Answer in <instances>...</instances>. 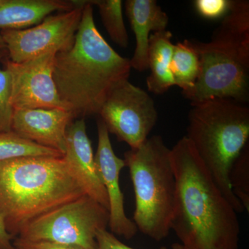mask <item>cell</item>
Masks as SVG:
<instances>
[{"label":"cell","instance_id":"1","mask_svg":"<svg viewBox=\"0 0 249 249\" xmlns=\"http://www.w3.org/2000/svg\"><path fill=\"white\" fill-rule=\"evenodd\" d=\"M177 181L171 230L184 249H238L237 213L186 136L170 149Z\"/></svg>","mask_w":249,"mask_h":249},{"label":"cell","instance_id":"2","mask_svg":"<svg viewBox=\"0 0 249 249\" xmlns=\"http://www.w3.org/2000/svg\"><path fill=\"white\" fill-rule=\"evenodd\" d=\"M85 1L74 42L56 53L53 77L65 108L78 117L98 114L116 87L130 75V60L121 56L100 34L93 6Z\"/></svg>","mask_w":249,"mask_h":249},{"label":"cell","instance_id":"3","mask_svg":"<svg viewBox=\"0 0 249 249\" xmlns=\"http://www.w3.org/2000/svg\"><path fill=\"white\" fill-rule=\"evenodd\" d=\"M85 195L63 157L0 161V217L14 238L31 221Z\"/></svg>","mask_w":249,"mask_h":249},{"label":"cell","instance_id":"4","mask_svg":"<svg viewBox=\"0 0 249 249\" xmlns=\"http://www.w3.org/2000/svg\"><path fill=\"white\" fill-rule=\"evenodd\" d=\"M200 60L191 105L214 98L244 104L249 99V1H232L208 42L193 41Z\"/></svg>","mask_w":249,"mask_h":249},{"label":"cell","instance_id":"5","mask_svg":"<svg viewBox=\"0 0 249 249\" xmlns=\"http://www.w3.org/2000/svg\"><path fill=\"white\" fill-rule=\"evenodd\" d=\"M186 137L236 212L245 211L229 183L232 162L249 139V109L232 100L214 98L191 105Z\"/></svg>","mask_w":249,"mask_h":249},{"label":"cell","instance_id":"6","mask_svg":"<svg viewBox=\"0 0 249 249\" xmlns=\"http://www.w3.org/2000/svg\"><path fill=\"white\" fill-rule=\"evenodd\" d=\"M135 195L133 222L138 231L160 242L171 231L177 181L170 149L160 135L124 152Z\"/></svg>","mask_w":249,"mask_h":249},{"label":"cell","instance_id":"7","mask_svg":"<svg viewBox=\"0 0 249 249\" xmlns=\"http://www.w3.org/2000/svg\"><path fill=\"white\" fill-rule=\"evenodd\" d=\"M109 220V211L85 195L31 221L17 237L97 249L96 234Z\"/></svg>","mask_w":249,"mask_h":249},{"label":"cell","instance_id":"8","mask_svg":"<svg viewBox=\"0 0 249 249\" xmlns=\"http://www.w3.org/2000/svg\"><path fill=\"white\" fill-rule=\"evenodd\" d=\"M108 132L138 148L158 121L155 101L145 90L124 80L113 90L98 112Z\"/></svg>","mask_w":249,"mask_h":249},{"label":"cell","instance_id":"9","mask_svg":"<svg viewBox=\"0 0 249 249\" xmlns=\"http://www.w3.org/2000/svg\"><path fill=\"white\" fill-rule=\"evenodd\" d=\"M74 9L47 16L35 27L27 29H5L4 40L11 61L19 63L49 52H61L74 42L79 27L84 1H76Z\"/></svg>","mask_w":249,"mask_h":249},{"label":"cell","instance_id":"10","mask_svg":"<svg viewBox=\"0 0 249 249\" xmlns=\"http://www.w3.org/2000/svg\"><path fill=\"white\" fill-rule=\"evenodd\" d=\"M57 52H49L16 63L7 59L5 68L11 80V102L14 109H65L54 82Z\"/></svg>","mask_w":249,"mask_h":249},{"label":"cell","instance_id":"11","mask_svg":"<svg viewBox=\"0 0 249 249\" xmlns=\"http://www.w3.org/2000/svg\"><path fill=\"white\" fill-rule=\"evenodd\" d=\"M98 147L94 155L100 178L107 193L109 201L111 232L122 236L126 240L133 238L138 229L133 220L126 215L124 196L120 187V173L125 167L124 160L116 156L111 145L109 132L100 119L97 124Z\"/></svg>","mask_w":249,"mask_h":249},{"label":"cell","instance_id":"12","mask_svg":"<svg viewBox=\"0 0 249 249\" xmlns=\"http://www.w3.org/2000/svg\"><path fill=\"white\" fill-rule=\"evenodd\" d=\"M74 119L65 109H14L12 131L23 139L64 155L67 129Z\"/></svg>","mask_w":249,"mask_h":249},{"label":"cell","instance_id":"13","mask_svg":"<svg viewBox=\"0 0 249 249\" xmlns=\"http://www.w3.org/2000/svg\"><path fill=\"white\" fill-rule=\"evenodd\" d=\"M63 157L85 194L109 211L107 193L100 178L84 119L73 121L69 126Z\"/></svg>","mask_w":249,"mask_h":249},{"label":"cell","instance_id":"14","mask_svg":"<svg viewBox=\"0 0 249 249\" xmlns=\"http://www.w3.org/2000/svg\"><path fill=\"white\" fill-rule=\"evenodd\" d=\"M124 5L136 40L134 55L129 59L131 67L144 71L148 70L150 32L166 30L169 18L155 0H127Z\"/></svg>","mask_w":249,"mask_h":249},{"label":"cell","instance_id":"15","mask_svg":"<svg viewBox=\"0 0 249 249\" xmlns=\"http://www.w3.org/2000/svg\"><path fill=\"white\" fill-rule=\"evenodd\" d=\"M78 6L64 0H0V29L19 30L37 25L55 11L65 12Z\"/></svg>","mask_w":249,"mask_h":249},{"label":"cell","instance_id":"16","mask_svg":"<svg viewBox=\"0 0 249 249\" xmlns=\"http://www.w3.org/2000/svg\"><path fill=\"white\" fill-rule=\"evenodd\" d=\"M173 34L165 30L154 33L149 40L148 70L150 73L147 78V89L155 94H163L175 86L171 66L174 44Z\"/></svg>","mask_w":249,"mask_h":249},{"label":"cell","instance_id":"17","mask_svg":"<svg viewBox=\"0 0 249 249\" xmlns=\"http://www.w3.org/2000/svg\"><path fill=\"white\" fill-rule=\"evenodd\" d=\"M175 86L186 97L194 88L200 71L199 53L193 40H185L174 46L171 66Z\"/></svg>","mask_w":249,"mask_h":249},{"label":"cell","instance_id":"18","mask_svg":"<svg viewBox=\"0 0 249 249\" xmlns=\"http://www.w3.org/2000/svg\"><path fill=\"white\" fill-rule=\"evenodd\" d=\"M88 1L98 8L103 25L113 42L122 48H127L129 37L123 16V1L121 0H90Z\"/></svg>","mask_w":249,"mask_h":249},{"label":"cell","instance_id":"19","mask_svg":"<svg viewBox=\"0 0 249 249\" xmlns=\"http://www.w3.org/2000/svg\"><path fill=\"white\" fill-rule=\"evenodd\" d=\"M56 150L23 139L14 133L0 132V161L27 157H63Z\"/></svg>","mask_w":249,"mask_h":249},{"label":"cell","instance_id":"20","mask_svg":"<svg viewBox=\"0 0 249 249\" xmlns=\"http://www.w3.org/2000/svg\"><path fill=\"white\" fill-rule=\"evenodd\" d=\"M229 183L233 194L244 209L249 212V145L242 150L232 162L229 175Z\"/></svg>","mask_w":249,"mask_h":249},{"label":"cell","instance_id":"21","mask_svg":"<svg viewBox=\"0 0 249 249\" xmlns=\"http://www.w3.org/2000/svg\"><path fill=\"white\" fill-rule=\"evenodd\" d=\"M14 114L11 76L6 68L0 69V132L12 131Z\"/></svg>","mask_w":249,"mask_h":249},{"label":"cell","instance_id":"22","mask_svg":"<svg viewBox=\"0 0 249 249\" xmlns=\"http://www.w3.org/2000/svg\"><path fill=\"white\" fill-rule=\"evenodd\" d=\"M231 0H196L194 5L196 12L208 19L224 18L231 6Z\"/></svg>","mask_w":249,"mask_h":249},{"label":"cell","instance_id":"23","mask_svg":"<svg viewBox=\"0 0 249 249\" xmlns=\"http://www.w3.org/2000/svg\"><path fill=\"white\" fill-rule=\"evenodd\" d=\"M17 249H84L77 246L64 245L48 241H31L16 237L14 242Z\"/></svg>","mask_w":249,"mask_h":249},{"label":"cell","instance_id":"24","mask_svg":"<svg viewBox=\"0 0 249 249\" xmlns=\"http://www.w3.org/2000/svg\"><path fill=\"white\" fill-rule=\"evenodd\" d=\"M97 242V249H135L124 245L116 238L112 232L108 231L107 229L98 231L96 237ZM159 249H167L161 247Z\"/></svg>","mask_w":249,"mask_h":249},{"label":"cell","instance_id":"25","mask_svg":"<svg viewBox=\"0 0 249 249\" xmlns=\"http://www.w3.org/2000/svg\"><path fill=\"white\" fill-rule=\"evenodd\" d=\"M13 239L14 237L7 232L4 222L0 217V249H17L12 242Z\"/></svg>","mask_w":249,"mask_h":249},{"label":"cell","instance_id":"26","mask_svg":"<svg viewBox=\"0 0 249 249\" xmlns=\"http://www.w3.org/2000/svg\"><path fill=\"white\" fill-rule=\"evenodd\" d=\"M9 59L7 47L1 36H0V62H5Z\"/></svg>","mask_w":249,"mask_h":249},{"label":"cell","instance_id":"27","mask_svg":"<svg viewBox=\"0 0 249 249\" xmlns=\"http://www.w3.org/2000/svg\"><path fill=\"white\" fill-rule=\"evenodd\" d=\"M172 249H184L180 243H174L172 245Z\"/></svg>","mask_w":249,"mask_h":249}]
</instances>
